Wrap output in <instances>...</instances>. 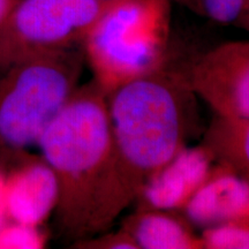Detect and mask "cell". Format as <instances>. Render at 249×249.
<instances>
[{
	"label": "cell",
	"mask_w": 249,
	"mask_h": 249,
	"mask_svg": "<svg viewBox=\"0 0 249 249\" xmlns=\"http://www.w3.org/2000/svg\"><path fill=\"white\" fill-rule=\"evenodd\" d=\"M214 23L236 24L244 13L247 0H170Z\"/></svg>",
	"instance_id": "cell-12"
},
{
	"label": "cell",
	"mask_w": 249,
	"mask_h": 249,
	"mask_svg": "<svg viewBox=\"0 0 249 249\" xmlns=\"http://www.w3.org/2000/svg\"><path fill=\"white\" fill-rule=\"evenodd\" d=\"M204 249H249V219L202 230Z\"/></svg>",
	"instance_id": "cell-13"
},
{
	"label": "cell",
	"mask_w": 249,
	"mask_h": 249,
	"mask_svg": "<svg viewBox=\"0 0 249 249\" xmlns=\"http://www.w3.org/2000/svg\"><path fill=\"white\" fill-rule=\"evenodd\" d=\"M181 213L200 231L220 224L249 219V179L216 161Z\"/></svg>",
	"instance_id": "cell-8"
},
{
	"label": "cell",
	"mask_w": 249,
	"mask_h": 249,
	"mask_svg": "<svg viewBox=\"0 0 249 249\" xmlns=\"http://www.w3.org/2000/svg\"><path fill=\"white\" fill-rule=\"evenodd\" d=\"M18 0H0V28L5 23L6 18Z\"/></svg>",
	"instance_id": "cell-16"
},
{
	"label": "cell",
	"mask_w": 249,
	"mask_h": 249,
	"mask_svg": "<svg viewBox=\"0 0 249 249\" xmlns=\"http://www.w3.org/2000/svg\"><path fill=\"white\" fill-rule=\"evenodd\" d=\"M86 59L82 49L28 55L0 67V147L37 144L73 97Z\"/></svg>",
	"instance_id": "cell-4"
},
{
	"label": "cell",
	"mask_w": 249,
	"mask_h": 249,
	"mask_svg": "<svg viewBox=\"0 0 249 249\" xmlns=\"http://www.w3.org/2000/svg\"><path fill=\"white\" fill-rule=\"evenodd\" d=\"M170 0H111L82 45L105 95L169 66Z\"/></svg>",
	"instance_id": "cell-3"
},
{
	"label": "cell",
	"mask_w": 249,
	"mask_h": 249,
	"mask_svg": "<svg viewBox=\"0 0 249 249\" xmlns=\"http://www.w3.org/2000/svg\"><path fill=\"white\" fill-rule=\"evenodd\" d=\"M4 195L12 222L40 227L57 208V177L43 157L33 160L5 180Z\"/></svg>",
	"instance_id": "cell-9"
},
{
	"label": "cell",
	"mask_w": 249,
	"mask_h": 249,
	"mask_svg": "<svg viewBox=\"0 0 249 249\" xmlns=\"http://www.w3.org/2000/svg\"><path fill=\"white\" fill-rule=\"evenodd\" d=\"M37 145L58 180L54 214L61 234L79 241L110 230L124 209L107 95L95 81L77 88Z\"/></svg>",
	"instance_id": "cell-1"
},
{
	"label": "cell",
	"mask_w": 249,
	"mask_h": 249,
	"mask_svg": "<svg viewBox=\"0 0 249 249\" xmlns=\"http://www.w3.org/2000/svg\"><path fill=\"white\" fill-rule=\"evenodd\" d=\"M235 26L242 28V29L249 31V2L246 6L244 13H242L241 18H239V21L236 22Z\"/></svg>",
	"instance_id": "cell-18"
},
{
	"label": "cell",
	"mask_w": 249,
	"mask_h": 249,
	"mask_svg": "<svg viewBox=\"0 0 249 249\" xmlns=\"http://www.w3.org/2000/svg\"><path fill=\"white\" fill-rule=\"evenodd\" d=\"M139 249H204L195 227L181 213L134 210L121 222Z\"/></svg>",
	"instance_id": "cell-10"
},
{
	"label": "cell",
	"mask_w": 249,
	"mask_h": 249,
	"mask_svg": "<svg viewBox=\"0 0 249 249\" xmlns=\"http://www.w3.org/2000/svg\"><path fill=\"white\" fill-rule=\"evenodd\" d=\"M75 247L87 249H139L135 242L123 229L99 233L90 238L75 241Z\"/></svg>",
	"instance_id": "cell-15"
},
{
	"label": "cell",
	"mask_w": 249,
	"mask_h": 249,
	"mask_svg": "<svg viewBox=\"0 0 249 249\" xmlns=\"http://www.w3.org/2000/svg\"><path fill=\"white\" fill-rule=\"evenodd\" d=\"M5 180L0 176V229L4 225V220L6 216V209H5Z\"/></svg>",
	"instance_id": "cell-17"
},
{
	"label": "cell",
	"mask_w": 249,
	"mask_h": 249,
	"mask_svg": "<svg viewBox=\"0 0 249 249\" xmlns=\"http://www.w3.org/2000/svg\"><path fill=\"white\" fill-rule=\"evenodd\" d=\"M202 143L218 163L249 179V119L214 114Z\"/></svg>",
	"instance_id": "cell-11"
},
{
	"label": "cell",
	"mask_w": 249,
	"mask_h": 249,
	"mask_svg": "<svg viewBox=\"0 0 249 249\" xmlns=\"http://www.w3.org/2000/svg\"><path fill=\"white\" fill-rule=\"evenodd\" d=\"M216 163L203 143L186 145L149 178L136 195L135 210L182 213Z\"/></svg>",
	"instance_id": "cell-7"
},
{
	"label": "cell",
	"mask_w": 249,
	"mask_h": 249,
	"mask_svg": "<svg viewBox=\"0 0 249 249\" xmlns=\"http://www.w3.org/2000/svg\"><path fill=\"white\" fill-rule=\"evenodd\" d=\"M46 239L39 226L13 222L0 229V249H39L45 247Z\"/></svg>",
	"instance_id": "cell-14"
},
{
	"label": "cell",
	"mask_w": 249,
	"mask_h": 249,
	"mask_svg": "<svg viewBox=\"0 0 249 249\" xmlns=\"http://www.w3.org/2000/svg\"><path fill=\"white\" fill-rule=\"evenodd\" d=\"M111 0H18L0 28V67L28 55L82 49Z\"/></svg>",
	"instance_id": "cell-5"
},
{
	"label": "cell",
	"mask_w": 249,
	"mask_h": 249,
	"mask_svg": "<svg viewBox=\"0 0 249 249\" xmlns=\"http://www.w3.org/2000/svg\"><path fill=\"white\" fill-rule=\"evenodd\" d=\"M193 91L214 114L249 119V40H232L197 58L187 73Z\"/></svg>",
	"instance_id": "cell-6"
},
{
	"label": "cell",
	"mask_w": 249,
	"mask_h": 249,
	"mask_svg": "<svg viewBox=\"0 0 249 249\" xmlns=\"http://www.w3.org/2000/svg\"><path fill=\"white\" fill-rule=\"evenodd\" d=\"M196 97L187 74L166 66L107 96L124 209L156 171L187 145Z\"/></svg>",
	"instance_id": "cell-2"
}]
</instances>
